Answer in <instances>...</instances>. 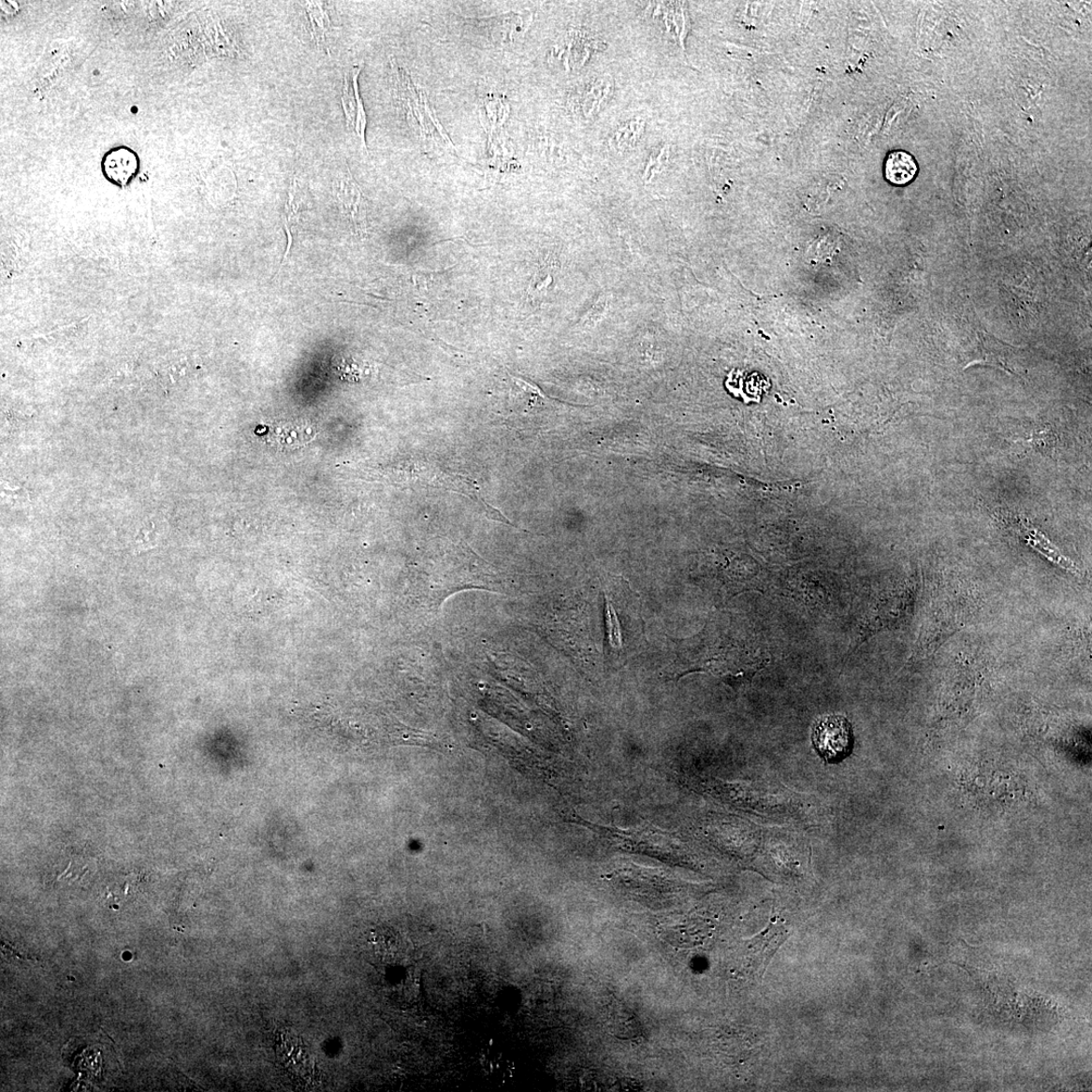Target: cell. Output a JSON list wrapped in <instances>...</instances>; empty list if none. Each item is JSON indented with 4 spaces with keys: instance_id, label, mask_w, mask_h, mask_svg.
Masks as SVG:
<instances>
[{
    "instance_id": "cell-9",
    "label": "cell",
    "mask_w": 1092,
    "mask_h": 1092,
    "mask_svg": "<svg viewBox=\"0 0 1092 1092\" xmlns=\"http://www.w3.org/2000/svg\"><path fill=\"white\" fill-rule=\"evenodd\" d=\"M706 933L692 921L663 923L660 926L659 936L669 945L677 948H690L696 946L706 938Z\"/></svg>"
},
{
    "instance_id": "cell-13",
    "label": "cell",
    "mask_w": 1092,
    "mask_h": 1092,
    "mask_svg": "<svg viewBox=\"0 0 1092 1092\" xmlns=\"http://www.w3.org/2000/svg\"><path fill=\"white\" fill-rule=\"evenodd\" d=\"M607 302H608V298L606 296H602L598 299V302L595 304V306L592 308V310L590 311V313L588 315V322H590V324H591L593 322H597L596 320H598V318L600 319V317L602 315H604V313L605 312V309H606Z\"/></svg>"
},
{
    "instance_id": "cell-8",
    "label": "cell",
    "mask_w": 1092,
    "mask_h": 1092,
    "mask_svg": "<svg viewBox=\"0 0 1092 1092\" xmlns=\"http://www.w3.org/2000/svg\"><path fill=\"white\" fill-rule=\"evenodd\" d=\"M480 1065L485 1076L498 1084L508 1082L516 1071L513 1061L493 1043L483 1047L480 1053Z\"/></svg>"
},
{
    "instance_id": "cell-12",
    "label": "cell",
    "mask_w": 1092,
    "mask_h": 1092,
    "mask_svg": "<svg viewBox=\"0 0 1092 1092\" xmlns=\"http://www.w3.org/2000/svg\"><path fill=\"white\" fill-rule=\"evenodd\" d=\"M610 1014L611 1015H609L608 1021L610 1023L609 1025L611 1030L618 1036L619 1034H621L622 1038L633 1037L634 1034L638 1031L637 1025L633 1014L629 1012H626L624 1008L618 1007L617 1004H615V1008H612Z\"/></svg>"
},
{
    "instance_id": "cell-4",
    "label": "cell",
    "mask_w": 1092,
    "mask_h": 1092,
    "mask_svg": "<svg viewBox=\"0 0 1092 1092\" xmlns=\"http://www.w3.org/2000/svg\"><path fill=\"white\" fill-rule=\"evenodd\" d=\"M361 70L362 66H359L345 74L342 100L347 128L355 131L361 148L364 152L368 153L366 143L368 117L359 95L358 87V78Z\"/></svg>"
},
{
    "instance_id": "cell-5",
    "label": "cell",
    "mask_w": 1092,
    "mask_h": 1092,
    "mask_svg": "<svg viewBox=\"0 0 1092 1092\" xmlns=\"http://www.w3.org/2000/svg\"><path fill=\"white\" fill-rule=\"evenodd\" d=\"M459 24L463 36L478 35L479 39H486L489 43H502L512 36V29L517 28V22L512 16H502L489 19H461Z\"/></svg>"
},
{
    "instance_id": "cell-11",
    "label": "cell",
    "mask_w": 1092,
    "mask_h": 1092,
    "mask_svg": "<svg viewBox=\"0 0 1092 1092\" xmlns=\"http://www.w3.org/2000/svg\"><path fill=\"white\" fill-rule=\"evenodd\" d=\"M302 6L307 11L313 41L318 47L329 51L328 37L331 34V21L328 8L324 3L320 2H305L302 3Z\"/></svg>"
},
{
    "instance_id": "cell-2",
    "label": "cell",
    "mask_w": 1092,
    "mask_h": 1092,
    "mask_svg": "<svg viewBox=\"0 0 1092 1092\" xmlns=\"http://www.w3.org/2000/svg\"><path fill=\"white\" fill-rule=\"evenodd\" d=\"M811 740L815 750L826 763L838 764L852 750V725L842 715H826L813 724Z\"/></svg>"
},
{
    "instance_id": "cell-6",
    "label": "cell",
    "mask_w": 1092,
    "mask_h": 1092,
    "mask_svg": "<svg viewBox=\"0 0 1092 1092\" xmlns=\"http://www.w3.org/2000/svg\"><path fill=\"white\" fill-rule=\"evenodd\" d=\"M139 170V158L127 147L110 150L104 158L103 171L106 179L118 186L128 185Z\"/></svg>"
},
{
    "instance_id": "cell-3",
    "label": "cell",
    "mask_w": 1092,
    "mask_h": 1092,
    "mask_svg": "<svg viewBox=\"0 0 1092 1092\" xmlns=\"http://www.w3.org/2000/svg\"><path fill=\"white\" fill-rule=\"evenodd\" d=\"M333 194L342 215L359 236L368 233V204L346 165L339 166L333 180Z\"/></svg>"
},
{
    "instance_id": "cell-1",
    "label": "cell",
    "mask_w": 1092,
    "mask_h": 1092,
    "mask_svg": "<svg viewBox=\"0 0 1092 1092\" xmlns=\"http://www.w3.org/2000/svg\"><path fill=\"white\" fill-rule=\"evenodd\" d=\"M391 89L394 102L401 116L415 130L424 148L443 147L455 153L448 135L439 123L430 103V97L420 85L413 82L409 74L391 60Z\"/></svg>"
},
{
    "instance_id": "cell-7",
    "label": "cell",
    "mask_w": 1092,
    "mask_h": 1092,
    "mask_svg": "<svg viewBox=\"0 0 1092 1092\" xmlns=\"http://www.w3.org/2000/svg\"><path fill=\"white\" fill-rule=\"evenodd\" d=\"M789 937L788 928L778 922L771 924L767 930L752 940L751 956L755 970L764 974L778 949L781 947Z\"/></svg>"
},
{
    "instance_id": "cell-10",
    "label": "cell",
    "mask_w": 1092,
    "mask_h": 1092,
    "mask_svg": "<svg viewBox=\"0 0 1092 1092\" xmlns=\"http://www.w3.org/2000/svg\"><path fill=\"white\" fill-rule=\"evenodd\" d=\"M919 167L914 158L905 152L890 153L885 162V178L895 185H906L912 182Z\"/></svg>"
}]
</instances>
